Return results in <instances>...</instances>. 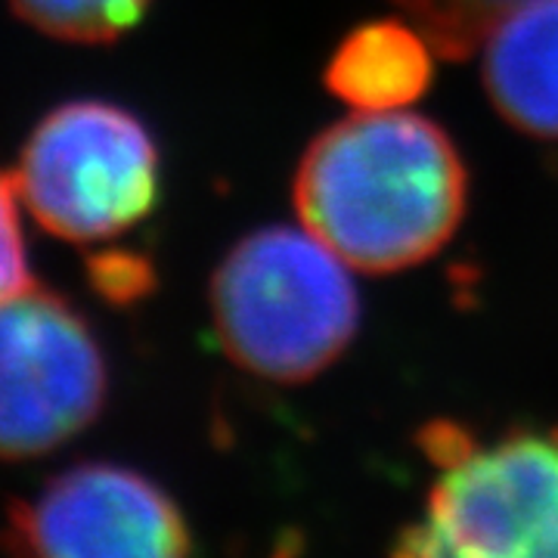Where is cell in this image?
I'll return each instance as SVG.
<instances>
[{
	"label": "cell",
	"instance_id": "cell-1",
	"mask_svg": "<svg viewBox=\"0 0 558 558\" xmlns=\"http://www.w3.org/2000/svg\"><path fill=\"white\" fill-rule=\"evenodd\" d=\"M295 208L354 270L395 274L453 236L465 211V168L435 121L410 109H354L304 153Z\"/></svg>",
	"mask_w": 558,
	"mask_h": 558
},
{
	"label": "cell",
	"instance_id": "cell-6",
	"mask_svg": "<svg viewBox=\"0 0 558 558\" xmlns=\"http://www.w3.org/2000/svg\"><path fill=\"white\" fill-rule=\"evenodd\" d=\"M3 546L47 558H171L193 549L174 499L116 462H81L16 502Z\"/></svg>",
	"mask_w": 558,
	"mask_h": 558
},
{
	"label": "cell",
	"instance_id": "cell-10",
	"mask_svg": "<svg viewBox=\"0 0 558 558\" xmlns=\"http://www.w3.org/2000/svg\"><path fill=\"white\" fill-rule=\"evenodd\" d=\"M400 10L425 32L440 57L465 60L475 53L487 28L524 0H398Z\"/></svg>",
	"mask_w": 558,
	"mask_h": 558
},
{
	"label": "cell",
	"instance_id": "cell-9",
	"mask_svg": "<svg viewBox=\"0 0 558 558\" xmlns=\"http://www.w3.org/2000/svg\"><path fill=\"white\" fill-rule=\"evenodd\" d=\"M16 16L40 35L69 44H109L128 35L149 0H10Z\"/></svg>",
	"mask_w": 558,
	"mask_h": 558
},
{
	"label": "cell",
	"instance_id": "cell-2",
	"mask_svg": "<svg viewBox=\"0 0 558 558\" xmlns=\"http://www.w3.org/2000/svg\"><path fill=\"white\" fill-rule=\"evenodd\" d=\"M351 270L304 223L264 227L236 242L211 282L223 351L270 381L323 373L357 332L360 295Z\"/></svg>",
	"mask_w": 558,
	"mask_h": 558
},
{
	"label": "cell",
	"instance_id": "cell-4",
	"mask_svg": "<svg viewBox=\"0 0 558 558\" xmlns=\"http://www.w3.org/2000/svg\"><path fill=\"white\" fill-rule=\"evenodd\" d=\"M159 146L134 112L72 100L40 119L13 178L47 233L87 245L146 218L159 199Z\"/></svg>",
	"mask_w": 558,
	"mask_h": 558
},
{
	"label": "cell",
	"instance_id": "cell-11",
	"mask_svg": "<svg viewBox=\"0 0 558 558\" xmlns=\"http://www.w3.org/2000/svg\"><path fill=\"white\" fill-rule=\"evenodd\" d=\"M35 286L20 227V190L13 174H0V301Z\"/></svg>",
	"mask_w": 558,
	"mask_h": 558
},
{
	"label": "cell",
	"instance_id": "cell-8",
	"mask_svg": "<svg viewBox=\"0 0 558 558\" xmlns=\"http://www.w3.org/2000/svg\"><path fill=\"white\" fill-rule=\"evenodd\" d=\"M432 53L418 25L373 22L341 40L326 81L357 112L407 109L432 81Z\"/></svg>",
	"mask_w": 558,
	"mask_h": 558
},
{
	"label": "cell",
	"instance_id": "cell-7",
	"mask_svg": "<svg viewBox=\"0 0 558 558\" xmlns=\"http://www.w3.org/2000/svg\"><path fill=\"white\" fill-rule=\"evenodd\" d=\"M484 84L506 121L558 140V0H524L481 40Z\"/></svg>",
	"mask_w": 558,
	"mask_h": 558
},
{
	"label": "cell",
	"instance_id": "cell-5",
	"mask_svg": "<svg viewBox=\"0 0 558 558\" xmlns=\"http://www.w3.org/2000/svg\"><path fill=\"white\" fill-rule=\"evenodd\" d=\"M109 369L90 326L53 292L0 301V459H35L100 416Z\"/></svg>",
	"mask_w": 558,
	"mask_h": 558
},
{
	"label": "cell",
	"instance_id": "cell-3",
	"mask_svg": "<svg viewBox=\"0 0 558 558\" xmlns=\"http://www.w3.org/2000/svg\"><path fill=\"white\" fill-rule=\"evenodd\" d=\"M422 447L435 481L400 556H558V428L478 438L440 422Z\"/></svg>",
	"mask_w": 558,
	"mask_h": 558
}]
</instances>
